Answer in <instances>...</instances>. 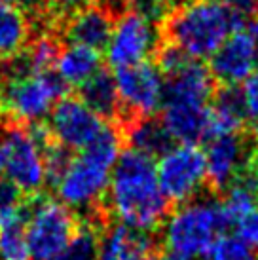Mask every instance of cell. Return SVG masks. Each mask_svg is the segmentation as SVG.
Instances as JSON below:
<instances>
[{
	"mask_svg": "<svg viewBox=\"0 0 258 260\" xmlns=\"http://www.w3.org/2000/svg\"><path fill=\"white\" fill-rule=\"evenodd\" d=\"M108 207L120 224L144 234L167 220L171 202L159 186L154 158L133 148L122 152L110 177Z\"/></svg>",
	"mask_w": 258,
	"mask_h": 260,
	"instance_id": "obj_1",
	"label": "cell"
},
{
	"mask_svg": "<svg viewBox=\"0 0 258 260\" xmlns=\"http://www.w3.org/2000/svg\"><path fill=\"white\" fill-rule=\"evenodd\" d=\"M243 29V15L222 0H182L167 15L159 32L162 40L201 61L213 57L234 32Z\"/></svg>",
	"mask_w": 258,
	"mask_h": 260,
	"instance_id": "obj_2",
	"label": "cell"
},
{
	"mask_svg": "<svg viewBox=\"0 0 258 260\" xmlns=\"http://www.w3.org/2000/svg\"><path fill=\"white\" fill-rule=\"evenodd\" d=\"M232 222L220 200H194L167 217L164 228L165 249L184 260L207 258L215 241L226 234Z\"/></svg>",
	"mask_w": 258,
	"mask_h": 260,
	"instance_id": "obj_3",
	"label": "cell"
},
{
	"mask_svg": "<svg viewBox=\"0 0 258 260\" xmlns=\"http://www.w3.org/2000/svg\"><path fill=\"white\" fill-rule=\"evenodd\" d=\"M69 95V86L55 71L12 80L0 86V109L6 122L33 125L40 123L61 99Z\"/></svg>",
	"mask_w": 258,
	"mask_h": 260,
	"instance_id": "obj_4",
	"label": "cell"
},
{
	"mask_svg": "<svg viewBox=\"0 0 258 260\" xmlns=\"http://www.w3.org/2000/svg\"><path fill=\"white\" fill-rule=\"evenodd\" d=\"M112 169L114 164L84 148L78 156H74L63 181L55 188L59 202H63L67 207L86 213L87 218L108 213L105 209L103 196L110 188Z\"/></svg>",
	"mask_w": 258,
	"mask_h": 260,
	"instance_id": "obj_5",
	"label": "cell"
},
{
	"mask_svg": "<svg viewBox=\"0 0 258 260\" xmlns=\"http://www.w3.org/2000/svg\"><path fill=\"white\" fill-rule=\"evenodd\" d=\"M80 224L76 215L63 202L51 198H36L30 203L27 222L30 258L53 260L71 243Z\"/></svg>",
	"mask_w": 258,
	"mask_h": 260,
	"instance_id": "obj_6",
	"label": "cell"
},
{
	"mask_svg": "<svg viewBox=\"0 0 258 260\" xmlns=\"http://www.w3.org/2000/svg\"><path fill=\"white\" fill-rule=\"evenodd\" d=\"M159 186L171 203L194 202L203 184H207L205 152L196 145H179L156 164Z\"/></svg>",
	"mask_w": 258,
	"mask_h": 260,
	"instance_id": "obj_7",
	"label": "cell"
},
{
	"mask_svg": "<svg viewBox=\"0 0 258 260\" xmlns=\"http://www.w3.org/2000/svg\"><path fill=\"white\" fill-rule=\"evenodd\" d=\"M114 80L122 103V120L118 125L133 118L154 116L164 107L165 78L156 63L144 61L120 69L116 71Z\"/></svg>",
	"mask_w": 258,
	"mask_h": 260,
	"instance_id": "obj_8",
	"label": "cell"
},
{
	"mask_svg": "<svg viewBox=\"0 0 258 260\" xmlns=\"http://www.w3.org/2000/svg\"><path fill=\"white\" fill-rule=\"evenodd\" d=\"M6 137L10 143V156L4 179L14 182L25 196H40L46 184L44 150L30 135L27 125L6 122Z\"/></svg>",
	"mask_w": 258,
	"mask_h": 260,
	"instance_id": "obj_9",
	"label": "cell"
},
{
	"mask_svg": "<svg viewBox=\"0 0 258 260\" xmlns=\"http://www.w3.org/2000/svg\"><path fill=\"white\" fill-rule=\"evenodd\" d=\"M162 44V32L144 17L125 12L116 19L114 32L107 46V61L116 71L144 63Z\"/></svg>",
	"mask_w": 258,
	"mask_h": 260,
	"instance_id": "obj_10",
	"label": "cell"
},
{
	"mask_svg": "<svg viewBox=\"0 0 258 260\" xmlns=\"http://www.w3.org/2000/svg\"><path fill=\"white\" fill-rule=\"evenodd\" d=\"M107 122L87 107L80 97L67 95L50 114V133L53 141L69 150H84L105 129Z\"/></svg>",
	"mask_w": 258,
	"mask_h": 260,
	"instance_id": "obj_11",
	"label": "cell"
},
{
	"mask_svg": "<svg viewBox=\"0 0 258 260\" xmlns=\"http://www.w3.org/2000/svg\"><path fill=\"white\" fill-rule=\"evenodd\" d=\"M207 186L213 192H226L228 186L251 166V145L241 133L220 135L209 141Z\"/></svg>",
	"mask_w": 258,
	"mask_h": 260,
	"instance_id": "obj_12",
	"label": "cell"
},
{
	"mask_svg": "<svg viewBox=\"0 0 258 260\" xmlns=\"http://www.w3.org/2000/svg\"><path fill=\"white\" fill-rule=\"evenodd\" d=\"M258 42L247 32L237 30L209 59V71L222 86H237L256 73Z\"/></svg>",
	"mask_w": 258,
	"mask_h": 260,
	"instance_id": "obj_13",
	"label": "cell"
},
{
	"mask_svg": "<svg viewBox=\"0 0 258 260\" xmlns=\"http://www.w3.org/2000/svg\"><path fill=\"white\" fill-rule=\"evenodd\" d=\"M215 93V78L209 67L196 59H190L186 65L171 76H165L164 105L209 107Z\"/></svg>",
	"mask_w": 258,
	"mask_h": 260,
	"instance_id": "obj_14",
	"label": "cell"
},
{
	"mask_svg": "<svg viewBox=\"0 0 258 260\" xmlns=\"http://www.w3.org/2000/svg\"><path fill=\"white\" fill-rule=\"evenodd\" d=\"M116 17L101 4H89L71 15L63 25V32L71 44H80L91 50H107L112 38Z\"/></svg>",
	"mask_w": 258,
	"mask_h": 260,
	"instance_id": "obj_15",
	"label": "cell"
},
{
	"mask_svg": "<svg viewBox=\"0 0 258 260\" xmlns=\"http://www.w3.org/2000/svg\"><path fill=\"white\" fill-rule=\"evenodd\" d=\"M162 122L180 145H196L211 141V105H164Z\"/></svg>",
	"mask_w": 258,
	"mask_h": 260,
	"instance_id": "obj_16",
	"label": "cell"
},
{
	"mask_svg": "<svg viewBox=\"0 0 258 260\" xmlns=\"http://www.w3.org/2000/svg\"><path fill=\"white\" fill-rule=\"evenodd\" d=\"M146 253H156V241L150 234L118 222L107 226L99 238L97 260H133Z\"/></svg>",
	"mask_w": 258,
	"mask_h": 260,
	"instance_id": "obj_17",
	"label": "cell"
},
{
	"mask_svg": "<svg viewBox=\"0 0 258 260\" xmlns=\"http://www.w3.org/2000/svg\"><path fill=\"white\" fill-rule=\"evenodd\" d=\"M120 127L127 148H133L148 158H164L167 152L175 148V139L164 125L162 118H133Z\"/></svg>",
	"mask_w": 258,
	"mask_h": 260,
	"instance_id": "obj_18",
	"label": "cell"
},
{
	"mask_svg": "<svg viewBox=\"0 0 258 260\" xmlns=\"http://www.w3.org/2000/svg\"><path fill=\"white\" fill-rule=\"evenodd\" d=\"M247 120L241 87L222 86L211 101V139L239 133Z\"/></svg>",
	"mask_w": 258,
	"mask_h": 260,
	"instance_id": "obj_19",
	"label": "cell"
},
{
	"mask_svg": "<svg viewBox=\"0 0 258 260\" xmlns=\"http://www.w3.org/2000/svg\"><path fill=\"white\" fill-rule=\"evenodd\" d=\"M29 215L30 205L27 202L0 213V260H33L27 239Z\"/></svg>",
	"mask_w": 258,
	"mask_h": 260,
	"instance_id": "obj_20",
	"label": "cell"
},
{
	"mask_svg": "<svg viewBox=\"0 0 258 260\" xmlns=\"http://www.w3.org/2000/svg\"><path fill=\"white\" fill-rule=\"evenodd\" d=\"M80 99L103 120H108L112 123H118V120H122V103H120L114 74H110V71L107 69H101L93 78L87 80L84 86H80Z\"/></svg>",
	"mask_w": 258,
	"mask_h": 260,
	"instance_id": "obj_21",
	"label": "cell"
},
{
	"mask_svg": "<svg viewBox=\"0 0 258 260\" xmlns=\"http://www.w3.org/2000/svg\"><path fill=\"white\" fill-rule=\"evenodd\" d=\"M101 69H103L101 51L80 46V44L63 46L55 63V73L69 87L84 86Z\"/></svg>",
	"mask_w": 258,
	"mask_h": 260,
	"instance_id": "obj_22",
	"label": "cell"
},
{
	"mask_svg": "<svg viewBox=\"0 0 258 260\" xmlns=\"http://www.w3.org/2000/svg\"><path fill=\"white\" fill-rule=\"evenodd\" d=\"M30 42V23L21 8L0 4V63L19 55Z\"/></svg>",
	"mask_w": 258,
	"mask_h": 260,
	"instance_id": "obj_23",
	"label": "cell"
},
{
	"mask_svg": "<svg viewBox=\"0 0 258 260\" xmlns=\"http://www.w3.org/2000/svg\"><path fill=\"white\" fill-rule=\"evenodd\" d=\"M63 50V44L53 35H40L38 38L30 40L25 48V55L29 59L33 74H44L55 71L59 53Z\"/></svg>",
	"mask_w": 258,
	"mask_h": 260,
	"instance_id": "obj_24",
	"label": "cell"
},
{
	"mask_svg": "<svg viewBox=\"0 0 258 260\" xmlns=\"http://www.w3.org/2000/svg\"><path fill=\"white\" fill-rule=\"evenodd\" d=\"M99 230L95 224L82 222L71 243L53 260H97L99 254Z\"/></svg>",
	"mask_w": 258,
	"mask_h": 260,
	"instance_id": "obj_25",
	"label": "cell"
},
{
	"mask_svg": "<svg viewBox=\"0 0 258 260\" xmlns=\"http://www.w3.org/2000/svg\"><path fill=\"white\" fill-rule=\"evenodd\" d=\"M72 159V150L61 146L59 143L51 141L50 145L44 148V166H46V184L57 188L59 182L63 181V177L67 175L69 167H71Z\"/></svg>",
	"mask_w": 258,
	"mask_h": 260,
	"instance_id": "obj_26",
	"label": "cell"
},
{
	"mask_svg": "<svg viewBox=\"0 0 258 260\" xmlns=\"http://www.w3.org/2000/svg\"><path fill=\"white\" fill-rule=\"evenodd\" d=\"M207 260H256L252 249L237 236L224 234L215 241Z\"/></svg>",
	"mask_w": 258,
	"mask_h": 260,
	"instance_id": "obj_27",
	"label": "cell"
},
{
	"mask_svg": "<svg viewBox=\"0 0 258 260\" xmlns=\"http://www.w3.org/2000/svg\"><path fill=\"white\" fill-rule=\"evenodd\" d=\"M127 12L144 17L152 25H164L167 15L171 14V0H125Z\"/></svg>",
	"mask_w": 258,
	"mask_h": 260,
	"instance_id": "obj_28",
	"label": "cell"
},
{
	"mask_svg": "<svg viewBox=\"0 0 258 260\" xmlns=\"http://www.w3.org/2000/svg\"><path fill=\"white\" fill-rule=\"evenodd\" d=\"M236 236L251 249H258V207L247 213L241 220H237Z\"/></svg>",
	"mask_w": 258,
	"mask_h": 260,
	"instance_id": "obj_29",
	"label": "cell"
},
{
	"mask_svg": "<svg viewBox=\"0 0 258 260\" xmlns=\"http://www.w3.org/2000/svg\"><path fill=\"white\" fill-rule=\"evenodd\" d=\"M241 95H243L247 120H251V122L256 123L258 122V71L243 82Z\"/></svg>",
	"mask_w": 258,
	"mask_h": 260,
	"instance_id": "obj_30",
	"label": "cell"
},
{
	"mask_svg": "<svg viewBox=\"0 0 258 260\" xmlns=\"http://www.w3.org/2000/svg\"><path fill=\"white\" fill-rule=\"evenodd\" d=\"M23 196L25 194L15 186L14 182H10L8 179H0V213L23 205L25 203Z\"/></svg>",
	"mask_w": 258,
	"mask_h": 260,
	"instance_id": "obj_31",
	"label": "cell"
},
{
	"mask_svg": "<svg viewBox=\"0 0 258 260\" xmlns=\"http://www.w3.org/2000/svg\"><path fill=\"white\" fill-rule=\"evenodd\" d=\"M46 2H48L51 15H61L64 17V21L76 12L89 6V0H46Z\"/></svg>",
	"mask_w": 258,
	"mask_h": 260,
	"instance_id": "obj_32",
	"label": "cell"
},
{
	"mask_svg": "<svg viewBox=\"0 0 258 260\" xmlns=\"http://www.w3.org/2000/svg\"><path fill=\"white\" fill-rule=\"evenodd\" d=\"M222 2L239 15H252L258 12V0H222Z\"/></svg>",
	"mask_w": 258,
	"mask_h": 260,
	"instance_id": "obj_33",
	"label": "cell"
},
{
	"mask_svg": "<svg viewBox=\"0 0 258 260\" xmlns=\"http://www.w3.org/2000/svg\"><path fill=\"white\" fill-rule=\"evenodd\" d=\"M245 30H247V32H249V35H251V37L258 42V15H256V17H252L251 21L247 23Z\"/></svg>",
	"mask_w": 258,
	"mask_h": 260,
	"instance_id": "obj_34",
	"label": "cell"
},
{
	"mask_svg": "<svg viewBox=\"0 0 258 260\" xmlns=\"http://www.w3.org/2000/svg\"><path fill=\"white\" fill-rule=\"evenodd\" d=\"M36 0H0V4H8V6H15V8H21L23 6H33Z\"/></svg>",
	"mask_w": 258,
	"mask_h": 260,
	"instance_id": "obj_35",
	"label": "cell"
},
{
	"mask_svg": "<svg viewBox=\"0 0 258 260\" xmlns=\"http://www.w3.org/2000/svg\"><path fill=\"white\" fill-rule=\"evenodd\" d=\"M158 260H184L180 254L173 253V251H169V249H164V251H159L158 254Z\"/></svg>",
	"mask_w": 258,
	"mask_h": 260,
	"instance_id": "obj_36",
	"label": "cell"
},
{
	"mask_svg": "<svg viewBox=\"0 0 258 260\" xmlns=\"http://www.w3.org/2000/svg\"><path fill=\"white\" fill-rule=\"evenodd\" d=\"M133 260H158V254L156 253H146V254H141V256H137Z\"/></svg>",
	"mask_w": 258,
	"mask_h": 260,
	"instance_id": "obj_37",
	"label": "cell"
},
{
	"mask_svg": "<svg viewBox=\"0 0 258 260\" xmlns=\"http://www.w3.org/2000/svg\"><path fill=\"white\" fill-rule=\"evenodd\" d=\"M254 169L258 171V148H256V152H254Z\"/></svg>",
	"mask_w": 258,
	"mask_h": 260,
	"instance_id": "obj_38",
	"label": "cell"
},
{
	"mask_svg": "<svg viewBox=\"0 0 258 260\" xmlns=\"http://www.w3.org/2000/svg\"><path fill=\"white\" fill-rule=\"evenodd\" d=\"M254 127H256V133H258V122H256V123H254Z\"/></svg>",
	"mask_w": 258,
	"mask_h": 260,
	"instance_id": "obj_39",
	"label": "cell"
},
{
	"mask_svg": "<svg viewBox=\"0 0 258 260\" xmlns=\"http://www.w3.org/2000/svg\"><path fill=\"white\" fill-rule=\"evenodd\" d=\"M256 203H258V200H256Z\"/></svg>",
	"mask_w": 258,
	"mask_h": 260,
	"instance_id": "obj_40",
	"label": "cell"
}]
</instances>
